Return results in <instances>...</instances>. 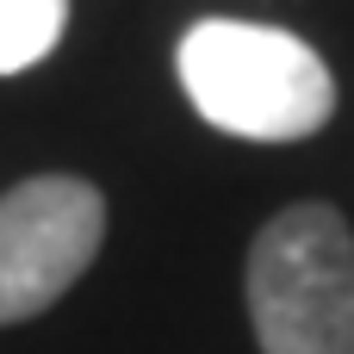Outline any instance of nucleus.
<instances>
[{
	"mask_svg": "<svg viewBox=\"0 0 354 354\" xmlns=\"http://www.w3.org/2000/svg\"><path fill=\"white\" fill-rule=\"evenodd\" d=\"M174 75L212 131L249 137V143H299L324 131L336 112L330 62L299 31L255 25V19L187 25L174 50Z\"/></svg>",
	"mask_w": 354,
	"mask_h": 354,
	"instance_id": "f257e3e1",
	"label": "nucleus"
},
{
	"mask_svg": "<svg viewBox=\"0 0 354 354\" xmlns=\"http://www.w3.org/2000/svg\"><path fill=\"white\" fill-rule=\"evenodd\" d=\"M261 354H354V230L324 199L286 205L249 249Z\"/></svg>",
	"mask_w": 354,
	"mask_h": 354,
	"instance_id": "f03ea898",
	"label": "nucleus"
},
{
	"mask_svg": "<svg viewBox=\"0 0 354 354\" xmlns=\"http://www.w3.org/2000/svg\"><path fill=\"white\" fill-rule=\"evenodd\" d=\"M106 199L81 174H31L0 193V330L50 311L100 255Z\"/></svg>",
	"mask_w": 354,
	"mask_h": 354,
	"instance_id": "7ed1b4c3",
	"label": "nucleus"
},
{
	"mask_svg": "<svg viewBox=\"0 0 354 354\" xmlns=\"http://www.w3.org/2000/svg\"><path fill=\"white\" fill-rule=\"evenodd\" d=\"M68 0H0V75H19L56 50Z\"/></svg>",
	"mask_w": 354,
	"mask_h": 354,
	"instance_id": "20e7f679",
	"label": "nucleus"
}]
</instances>
